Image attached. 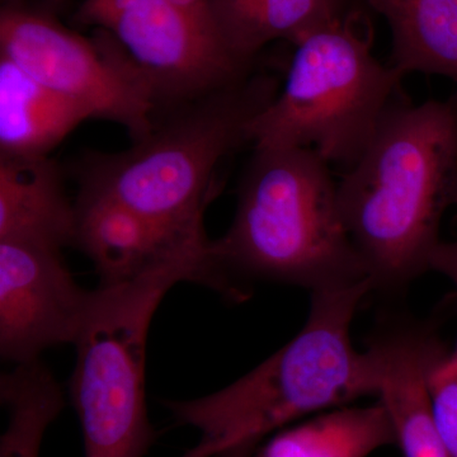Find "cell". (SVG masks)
<instances>
[{"mask_svg":"<svg viewBox=\"0 0 457 457\" xmlns=\"http://www.w3.org/2000/svg\"><path fill=\"white\" fill-rule=\"evenodd\" d=\"M7 2H8V0H7Z\"/></svg>","mask_w":457,"mask_h":457,"instance_id":"21","label":"cell"},{"mask_svg":"<svg viewBox=\"0 0 457 457\" xmlns=\"http://www.w3.org/2000/svg\"><path fill=\"white\" fill-rule=\"evenodd\" d=\"M369 282L312 294L303 329L249 374L201 398L167 400L177 425L200 433L182 457L258 449L270 433L303 417L376 396L374 363L352 342L354 315Z\"/></svg>","mask_w":457,"mask_h":457,"instance_id":"3","label":"cell"},{"mask_svg":"<svg viewBox=\"0 0 457 457\" xmlns=\"http://www.w3.org/2000/svg\"><path fill=\"white\" fill-rule=\"evenodd\" d=\"M392 32L389 65L411 73L441 75L456 84L457 0H363Z\"/></svg>","mask_w":457,"mask_h":457,"instance_id":"14","label":"cell"},{"mask_svg":"<svg viewBox=\"0 0 457 457\" xmlns=\"http://www.w3.org/2000/svg\"><path fill=\"white\" fill-rule=\"evenodd\" d=\"M75 204L50 156H0V240L62 251L74 245Z\"/></svg>","mask_w":457,"mask_h":457,"instance_id":"11","label":"cell"},{"mask_svg":"<svg viewBox=\"0 0 457 457\" xmlns=\"http://www.w3.org/2000/svg\"><path fill=\"white\" fill-rule=\"evenodd\" d=\"M429 270L441 273L455 285L457 290V239L441 242L433 252ZM457 354V348L455 350Z\"/></svg>","mask_w":457,"mask_h":457,"instance_id":"19","label":"cell"},{"mask_svg":"<svg viewBox=\"0 0 457 457\" xmlns=\"http://www.w3.org/2000/svg\"><path fill=\"white\" fill-rule=\"evenodd\" d=\"M0 55L86 108L92 119L122 126L134 143L154 128L152 84L104 29L86 37L53 14L8 0L0 12Z\"/></svg>","mask_w":457,"mask_h":457,"instance_id":"7","label":"cell"},{"mask_svg":"<svg viewBox=\"0 0 457 457\" xmlns=\"http://www.w3.org/2000/svg\"><path fill=\"white\" fill-rule=\"evenodd\" d=\"M257 451V449H237L213 457H254Z\"/></svg>","mask_w":457,"mask_h":457,"instance_id":"20","label":"cell"},{"mask_svg":"<svg viewBox=\"0 0 457 457\" xmlns=\"http://www.w3.org/2000/svg\"><path fill=\"white\" fill-rule=\"evenodd\" d=\"M74 204L73 245L93 262L101 285L129 281L171 262L203 264L228 281L212 264L177 253L152 225L112 198L79 189Z\"/></svg>","mask_w":457,"mask_h":457,"instance_id":"10","label":"cell"},{"mask_svg":"<svg viewBox=\"0 0 457 457\" xmlns=\"http://www.w3.org/2000/svg\"><path fill=\"white\" fill-rule=\"evenodd\" d=\"M215 287L195 262L162 264L129 281L99 285L74 343L71 398L82 426L86 457H145L155 440L145 402L150 323L173 286Z\"/></svg>","mask_w":457,"mask_h":457,"instance_id":"6","label":"cell"},{"mask_svg":"<svg viewBox=\"0 0 457 457\" xmlns=\"http://www.w3.org/2000/svg\"><path fill=\"white\" fill-rule=\"evenodd\" d=\"M361 9L295 45L284 87L249 129L254 147H312L345 170L359 161L404 75L372 54Z\"/></svg>","mask_w":457,"mask_h":457,"instance_id":"5","label":"cell"},{"mask_svg":"<svg viewBox=\"0 0 457 457\" xmlns=\"http://www.w3.org/2000/svg\"><path fill=\"white\" fill-rule=\"evenodd\" d=\"M216 29L231 55L254 68L275 41L299 44L359 9L352 0H210Z\"/></svg>","mask_w":457,"mask_h":457,"instance_id":"13","label":"cell"},{"mask_svg":"<svg viewBox=\"0 0 457 457\" xmlns=\"http://www.w3.org/2000/svg\"><path fill=\"white\" fill-rule=\"evenodd\" d=\"M396 446L393 418L381 400L366 407H338L279 431L258 457H369Z\"/></svg>","mask_w":457,"mask_h":457,"instance_id":"15","label":"cell"},{"mask_svg":"<svg viewBox=\"0 0 457 457\" xmlns=\"http://www.w3.org/2000/svg\"><path fill=\"white\" fill-rule=\"evenodd\" d=\"M433 425L447 457H457V354L445 350L427 378Z\"/></svg>","mask_w":457,"mask_h":457,"instance_id":"18","label":"cell"},{"mask_svg":"<svg viewBox=\"0 0 457 457\" xmlns=\"http://www.w3.org/2000/svg\"><path fill=\"white\" fill-rule=\"evenodd\" d=\"M329 165L312 147H254L233 222L212 243L219 267L231 278L239 273L312 294L370 284Z\"/></svg>","mask_w":457,"mask_h":457,"instance_id":"4","label":"cell"},{"mask_svg":"<svg viewBox=\"0 0 457 457\" xmlns=\"http://www.w3.org/2000/svg\"><path fill=\"white\" fill-rule=\"evenodd\" d=\"M343 222L372 291L429 272L445 213L457 207V92L394 99L363 154L338 182Z\"/></svg>","mask_w":457,"mask_h":457,"instance_id":"1","label":"cell"},{"mask_svg":"<svg viewBox=\"0 0 457 457\" xmlns=\"http://www.w3.org/2000/svg\"><path fill=\"white\" fill-rule=\"evenodd\" d=\"M89 119L92 116L86 108L0 55V156H50Z\"/></svg>","mask_w":457,"mask_h":457,"instance_id":"12","label":"cell"},{"mask_svg":"<svg viewBox=\"0 0 457 457\" xmlns=\"http://www.w3.org/2000/svg\"><path fill=\"white\" fill-rule=\"evenodd\" d=\"M93 294L75 282L60 249L0 240L2 359L20 365L74 345Z\"/></svg>","mask_w":457,"mask_h":457,"instance_id":"9","label":"cell"},{"mask_svg":"<svg viewBox=\"0 0 457 457\" xmlns=\"http://www.w3.org/2000/svg\"><path fill=\"white\" fill-rule=\"evenodd\" d=\"M278 75L255 69L237 82L155 116L143 140L120 153H92L78 165L79 189L137 213L185 257L216 264L204 213L215 170L251 143L249 129L278 97Z\"/></svg>","mask_w":457,"mask_h":457,"instance_id":"2","label":"cell"},{"mask_svg":"<svg viewBox=\"0 0 457 457\" xmlns=\"http://www.w3.org/2000/svg\"><path fill=\"white\" fill-rule=\"evenodd\" d=\"M403 457H447L433 425L428 394L422 387L400 389L387 402Z\"/></svg>","mask_w":457,"mask_h":457,"instance_id":"17","label":"cell"},{"mask_svg":"<svg viewBox=\"0 0 457 457\" xmlns=\"http://www.w3.org/2000/svg\"><path fill=\"white\" fill-rule=\"evenodd\" d=\"M0 400L8 413L0 457H40L45 433L65 405L55 376L41 360L20 363L2 375Z\"/></svg>","mask_w":457,"mask_h":457,"instance_id":"16","label":"cell"},{"mask_svg":"<svg viewBox=\"0 0 457 457\" xmlns=\"http://www.w3.org/2000/svg\"><path fill=\"white\" fill-rule=\"evenodd\" d=\"M74 20L104 29L128 51L152 84L158 113L230 86L257 69L237 62L218 33L170 0H83Z\"/></svg>","mask_w":457,"mask_h":457,"instance_id":"8","label":"cell"}]
</instances>
